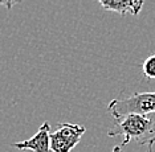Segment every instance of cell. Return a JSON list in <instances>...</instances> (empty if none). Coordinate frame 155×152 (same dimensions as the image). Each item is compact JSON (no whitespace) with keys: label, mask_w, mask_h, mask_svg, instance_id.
Instances as JSON below:
<instances>
[{"label":"cell","mask_w":155,"mask_h":152,"mask_svg":"<svg viewBox=\"0 0 155 152\" xmlns=\"http://www.w3.org/2000/svg\"><path fill=\"white\" fill-rule=\"evenodd\" d=\"M107 135L110 137L123 136L122 146L135 142L149 147L147 152H153L155 143V116L127 115L114 119V127L109 130Z\"/></svg>","instance_id":"obj_1"},{"label":"cell","mask_w":155,"mask_h":152,"mask_svg":"<svg viewBox=\"0 0 155 152\" xmlns=\"http://www.w3.org/2000/svg\"><path fill=\"white\" fill-rule=\"evenodd\" d=\"M107 110L114 119L127 115H149L155 116V91L135 93L129 97L113 99L107 106Z\"/></svg>","instance_id":"obj_2"},{"label":"cell","mask_w":155,"mask_h":152,"mask_svg":"<svg viewBox=\"0 0 155 152\" xmlns=\"http://www.w3.org/2000/svg\"><path fill=\"white\" fill-rule=\"evenodd\" d=\"M86 132L84 126L76 123H58L57 130L51 134V148L53 152H70Z\"/></svg>","instance_id":"obj_3"},{"label":"cell","mask_w":155,"mask_h":152,"mask_svg":"<svg viewBox=\"0 0 155 152\" xmlns=\"http://www.w3.org/2000/svg\"><path fill=\"white\" fill-rule=\"evenodd\" d=\"M51 126L48 122H44L35 134L28 140L13 143L12 146L17 150H31L33 152H53L51 148Z\"/></svg>","instance_id":"obj_4"},{"label":"cell","mask_w":155,"mask_h":152,"mask_svg":"<svg viewBox=\"0 0 155 152\" xmlns=\"http://www.w3.org/2000/svg\"><path fill=\"white\" fill-rule=\"evenodd\" d=\"M98 2L104 9L119 13L122 16H138L144 4V0H98Z\"/></svg>","instance_id":"obj_5"},{"label":"cell","mask_w":155,"mask_h":152,"mask_svg":"<svg viewBox=\"0 0 155 152\" xmlns=\"http://www.w3.org/2000/svg\"><path fill=\"white\" fill-rule=\"evenodd\" d=\"M142 72L147 79H155V54L149 56L143 61Z\"/></svg>","instance_id":"obj_6"},{"label":"cell","mask_w":155,"mask_h":152,"mask_svg":"<svg viewBox=\"0 0 155 152\" xmlns=\"http://www.w3.org/2000/svg\"><path fill=\"white\" fill-rule=\"evenodd\" d=\"M20 2H21V0H0V5H4L7 9H11L13 5Z\"/></svg>","instance_id":"obj_7"},{"label":"cell","mask_w":155,"mask_h":152,"mask_svg":"<svg viewBox=\"0 0 155 152\" xmlns=\"http://www.w3.org/2000/svg\"><path fill=\"white\" fill-rule=\"evenodd\" d=\"M111 152H122V147L121 146H115L114 148H113Z\"/></svg>","instance_id":"obj_8"}]
</instances>
